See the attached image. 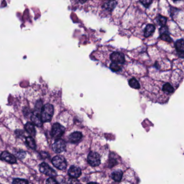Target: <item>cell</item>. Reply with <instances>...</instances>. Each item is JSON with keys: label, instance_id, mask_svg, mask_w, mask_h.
I'll list each match as a JSON object with an SVG mask.
<instances>
[{"label": "cell", "instance_id": "cell-1", "mask_svg": "<svg viewBox=\"0 0 184 184\" xmlns=\"http://www.w3.org/2000/svg\"><path fill=\"white\" fill-rule=\"evenodd\" d=\"M54 106L50 104H46L42 106L41 116L43 122H50L54 114Z\"/></svg>", "mask_w": 184, "mask_h": 184}, {"label": "cell", "instance_id": "cell-2", "mask_svg": "<svg viewBox=\"0 0 184 184\" xmlns=\"http://www.w3.org/2000/svg\"><path fill=\"white\" fill-rule=\"evenodd\" d=\"M65 132V127L59 123H55L53 125L51 134L53 138L55 139H59Z\"/></svg>", "mask_w": 184, "mask_h": 184}, {"label": "cell", "instance_id": "cell-3", "mask_svg": "<svg viewBox=\"0 0 184 184\" xmlns=\"http://www.w3.org/2000/svg\"><path fill=\"white\" fill-rule=\"evenodd\" d=\"M52 163L54 166L60 170H65L67 166L66 161L62 156L54 157L52 159Z\"/></svg>", "mask_w": 184, "mask_h": 184}, {"label": "cell", "instance_id": "cell-4", "mask_svg": "<svg viewBox=\"0 0 184 184\" xmlns=\"http://www.w3.org/2000/svg\"><path fill=\"white\" fill-rule=\"evenodd\" d=\"M89 164L93 167H96L101 164V157L95 152H91L88 156Z\"/></svg>", "mask_w": 184, "mask_h": 184}, {"label": "cell", "instance_id": "cell-5", "mask_svg": "<svg viewBox=\"0 0 184 184\" xmlns=\"http://www.w3.org/2000/svg\"><path fill=\"white\" fill-rule=\"evenodd\" d=\"M40 171L46 175L51 177H54L57 175V173L54 169H52L48 164L45 162H42L40 165Z\"/></svg>", "mask_w": 184, "mask_h": 184}, {"label": "cell", "instance_id": "cell-6", "mask_svg": "<svg viewBox=\"0 0 184 184\" xmlns=\"http://www.w3.org/2000/svg\"><path fill=\"white\" fill-rule=\"evenodd\" d=\"M66 149V142L61 139H57L53 144V149L57 154H61Z\"/></svg>", "mask_w": 184, "mask_h": 184}, {"label": "cell", "instance_id": "cell-7", "mask_svg": "<svg viewBox=\"0 0 184 184\" xmlns=\"http://www.w3.org/2000/svg\"><path fill=\"white\" fill-rule=\"evenodd\" d=\"M110 59L112 62L117 64H124L125 57L123 54L119 52H114L110 55Z\"/></svg>", "mask_w": 184, "mask_h": 184}, {"label": "cell", "instance_id": "cell-8", "mask_svg": "<svg viewBox=\"0 0 184 184\" xmlns=\"http://www.w3.org/2000/svg\"><path fill=\"white\" fill-rule=\"evenodd\" d=\"M0 159L11 164H14L17 162L15 156L7 151L3 152L0 156Z\"/></svg>", "mask_w": 184, "mask_h": 184}, {"label": "cell", "instance_id": "cell-9", "mask_svg": "<svg viewBox=\"0 0 184 184\" xmlns=\"http://www.w3.org/2000/svg\"><path fill=\"white\" fill-rule=\"evenodd\" d=\"M31 119L34 125H36L38 127L42 126L43 122L41 116V112H37L35 111L33 115L31 116Z\"/></svg>", "mask_w": 184, "mask_h": 184}, {"label": "cell", "instance_id": "cell-10", "mask_svg": "<svg viewBox=\"0 0 184 184\" xmlns=\"http://www.w3.org/2000/svg\"><path fill=\"white\" fill-rule=\"evenodd\" d=\"M68 174L71 177L77 178L81 175V170L78 167L71 166L68 170Z\"/></svg>", "mask_w": 184, "mask_h": 184}, {"label": "cell", "instance_id": "cell-11", "mask_svg": "<svg viewBox=\"0 0 184 184\" xmlns=\"http://www.w3.org/2000/svg\"><path fill=\"white\" fill-rule=\"evenodd\" d=\"M83 134L81 132L76 131L73 132L70 134L69 137V140L72 143H76L81 140Z\"/></svg>", "mask_w": 184, "mask_h": 184}, {"label": "cell", "instance_id": "cell-12", "mask_svg": "<svg viewBox=\"0 0 184 184\" xmlns=\"http://www.w3.org/2000/svg\"><path fill=\"white\" fill-rule=\"evenodd\" d=\"M175 48L177 50L178 53L179 54L180 57H184V40H179L175 42Z\"/></svg>", "mask_w": 184, "mask_h": 184}, {"label": "cell", "instance_id": "cell-13", "mask_svg": "<svg viewBox=\"0 0 184 184\" xmlns=\"http://www.w3.org/2000/svg\"><path fill=\"white\" fill-rule=\"evenodd\" d=\"M156 29V27L153 24H148L145 29L144 36L145 38H148L153 34Z\"/></svg>", "mask_w": 184, "mask_h": 184}, {"label": "cell", "instance_id": "cell-14", "mask_svg": "<svg viewBox=\"0 0 184 184\" xmlns=\"http://www.w3.org/2000/svg\"><path fill=\"white\" fill-rule=\"evenodd\" d=\"M117 1L116 0H110L107 1L103 5V8L109 11H112L117 5Z\"/></svg>", "mask_w": 184, "mask_h": 184}, {"label": "cell", "instance_id": "cell-15", "mask_svg": "<svg viewBox=\"0 0 184 184\" xmlns=\"http://www.w3.org/2000/svg\"><path fill=\"white\" fill-rule=\"evenodd\" d=\"M25 129L26 132L30 134L31 136H34L36 134V130H35L34 124L31 122H28L25 125Z\"/></svg>", "mask_w": 184, "mask_h": 184}, {"label": "cell", "instance_id": "cell-16", "mask_svg": "<svg viewBox=\"0 0 184 184\" xmlns=\"http://www.w3.org/2000/svg\"><path fill=\"white\" fill-rule=\"evenodd\" d=\"M123 172L121 170H118L116 171H114L111 174V177L112 179L114 180L115 182H119L121 181L122 178H123Z\"/></svg>", "mask_w": 184, "mask_h": 184}, {"label": "cell", "instance_id": "cell-17", "mask_svg": "<svg viewBox=\"0 0 184 184\" xmlns=\"http://www.w3.org/2000/svg\"><path fill=\"white\" fill-rule=\"evenodd\" d=\"M162 91L167 94H172L174 91V89L171 84L167 83L162 86Z\"/></svg>", "mask_w": 184, "mask_h": 184}, {"label": "cell", "instance_id": "cell-18", "mask_svg": "<svg viewBox=\"0 0 184 184\" xmlns=\"http://www.w3.org/2000/svg\"><path fill=\"white\" fill-rule=\"evenodd\" d=\"M129 84L131 88L135 89H138L140 88V84L135 78H132L131 79H130Z\"/></svg>", "mask_w": 184, "mask_h": 184}, {"label": "cell", "instance_id": "cell-19", "mask_svg": "<svg viewBox=\"0 0 184 184\" xmlns=\"http://www.w3.org/2000/svg\"><path fill=\"white\" fill-rule=\"evenodd\" d=\"M26 144L30 147L31 149L35 150L36 149V143L34 138L31 137H28L26 139Z\"/></svg>", "mask_w": 184, "mask_h": 184}, {"label": "cell", "instance_id": "cell-20", "mask_svg": "<svg viewBox=\"0 0 184 184\" xmlns=\"http://www.w3.org/2000/svg\"><path fill=\"white\" fill-rule=\"evenodd\" d=\"M157 21H158V23L161 26H165L166 24V18H165L162 16H158V17L157 18Z\"/></svg>", "mask_w": 184, "mask_h": 184}, {"label": "cell", "instance_id": "cell-21", "mask_svg": "<svg viewBox=\"0 0 184 184\" xmlns=\"http://www.w3.org/2000/svg\"><path fill=\"white\" fill-rule=\"evenodd\" d=\"M110 68L112 71L114 72H117L121 70V66H119L118 64L114 62H112V63H111L110 66Z\"/></svg>", "mask_w": 184, "mask_h": 184}, {"label": "cell", "instance_id": "cell-22", "mask_svg": "<svg viewBox=\"0 0 184 184\" xmlns=\"http://www.w3.org/2000/svg\"><path fill=\"white\" fill-rule=\"evenodd\" d=\"M160 38L163 41L169 42V43L172 42V40L171 39V38L170 37V36L167 33L160 34Z\"/></svg>", "mask_w": 184, "mask_h": 184}, {"label": "cell", "instance_id": "cell-23", "mask_svg": "<svg viewBox=\"0 0 184 184\" xmlns=\"http://www.w3.org/2000/svg\"><path fill=\"white\" fill-rule=\"evenodd\" d=\"M29 182L26 180L22 179H15L13 181V184H28Z\"/></svg>", "mask_w": 184, "mask_h": 184}, {"label": "cell", "instance_id": "cell-24", "mask_svg": "<svg viewBox=\"0 0 184 184\" xmlns=\"http://www.w3.org/2000/svg\"><path fill=\"white\" fill-rule=\"evenodd\" d=\"M16 156L18 157V158L20 159H24L26 156V152H24V151H22V150H20L19 151H18L16 154Z\"/></svg>", "mask_w": 184, "mask_h": 184}, {"label": "cell", "instance_id": "cell-25", "mask_svg": "<svg viewBox=\"0 0 184 184\" xmlns=\"http://www.w3.org/2000/svg\"><path fill=\"white\" fill-rule=\"evenodd\" d=\"M140 2L142 3V5L146 8L149 7L152 3V0H140Z\"/></svg>", "mask_w": 184, "mask_h": 184}, {"label": "cell", "instance_id": "cell-26", "mask_svg": "<svg viewBox=\"0 0 184 184\" xmlns=\"http://www.w3.org/2000/svg\"><path fill=\"white\" fill-rule=\"evenodd\" d=\"M46 184H57V182L53 178H50L46 180Z\"/></svg>", "mask_w": 184, "mask_h": 184}, {"label": "cell", "instance_id": "cell-27", "mask_svg": "<svg viewBox=\"0 0 184 184\" xmlns=\"http://www.w3.org/2000/svg\"><path fill=\"white\" fill-rule=\"evenodd\" d=\"M167 33H168V28H167V27H166L165 26H162V27L160 29V34Z\"/></svg>", "mask_w": 184, "mask_h": 184}, {"label": "cell", "instance_id": "cell-28", "mask_svg": "<svg viewBox=\"0 0 184 184\" xmlns=\"http://www.w3.org/2000/svg\"><path fill=\"white\" fill-rule=\"evenodd\" d=\"M79 2L81 3H84L86 2L87 0H79Z\"/></svg>", "mask_w": 184, "mask_h": 184}, {"label": "cell", "instance_id": "cell-29", "mask_svg": "<svg viewBox=\"0 0 184 184\" xmlns=\"http://www.w3.org/2000/svg\"><path fill=\"white\" fill-rule=\"evenodd\" d=\"M174 1H180V0H174Z\"/></svg>", "mask_w": 184, "mask_h": 184}]
</instances>
